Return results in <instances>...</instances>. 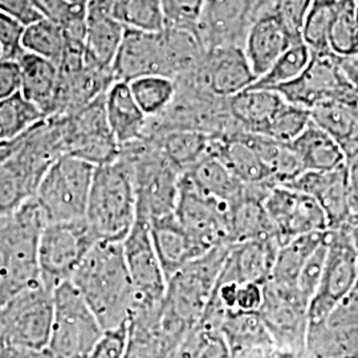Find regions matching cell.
<instances>
[{
    "label": "cell",
    "mask_w": 358,
    "mask_h": 358,
    "mask_svg": "<svg viewBox=\"0 0 358 358\" xmlns=\"http://www.w3.org/2000/svg\"><path fill=\"white\" fill-rule=\"evenodd\" d=\"M71 282L97 317L103 331L131 320L140 308L121 243L93 244L77 267Z\"/></svg>",
    "instance_id": "cell-1"
},
{
    "label": "cell",
    "mask_w": 358,
    "mask_h": 358,
    "mask_svg": "<svg viewBox=\"0 0 358 358\" xmlns=\"http://www.w3.org/2000/svg\"><path fill=\"white\" fill-rule=\"evenodd\" d=\"M64 154L60 117H48L27 131L0 165V217L34 199L44 174Z\"/></svg>",
    "instance_id": "cell-2"
},
{
    "label": "cell",
    "mask_w": 358,
    "mask_h": 358,
    "mask_svg": "<svg viewBox=\"0 0 358 358\" xmlns=\"http://www.w3.org/2000/svg\"><path fill=\"white\" fill-rule=\"evenodd\" d=\"M137 220L133 170L120 154L94 169L85 222L96 242L122 243Z\"/></svg>",
    "instance_id": "cell-3"
},
{
    "label": "cell",
    "mask_w": 358,
    "mask_h": 358,
    "mask_svg": "<svg viewBox=\"0 0 358 358\" xmlns=\"http://www.w3.org/2000/svg\"><path fill=\"white\" fill-rule=\"evenodd\" d=\"M45 224L35 199L0 217V306L40 282L38 239Z\"/></svg>",
    "instance_id": "cell-4"
},
{
    "label": "cell",
    "mask_w": 358,
    "mask_h": 358,
    "mask_svg": "<svg viewBox=\"0 0 358 358\" xmlns=\"http://www.w3.org/2000/svg\"><path fill=\"white\" fill-rule=\"evenodd\" d=\"M121 155L133 170L137 195V217L148 222L173 214L179 196L180 171L161 153L154 140L121 148Z\"/></svg>",
    "instance_id": "cell-5"
},
{
    "label": "cell",
    "mask_w": 358,
    "mask_h": 358,
    "mask_svg": "<svg viewBox=\"0 0 358 358\" xmlns=\"http://www.w3.org/2000/svg\"><path fill=\"white\" fill-rule=\"evenodd\" d=\"M94 169L69 154L55 161L34 198L47 223L85 219Z\"/></svg>",
    "instance_id": "cell-6"
},
{
    "label": "cell",
    "mask_w": 358,
    "mask_h": 358,
    "mask_svg": "<svg viewBox=\"0 0 358 358\" xmlns=\"http://www.w3.org/2000/svg\"><path fill=\"white\" fill-rule=\"evenodd\" d=\"M103 327L71 282L53 291V321L48 352L53 358H88Z\"/></svg>",
    "instance_id": "cell-7"
},
{
    "label": "cell",
    "mask_w": 358,
    "mask_h": 358,
    "mask_svg": "<svg viewBox=\"0 0 358 358\" xmlns=\"http://www.w3.org/2000/svg\"><path fill=\"white\" fill-rule=\"evenodd\" d=\"M53 321V291L40 282L0 306V337L11 348L47 349Z\"/></svg>",
    "instance_id": "cell-8"
},
{
    "label": "cell",
    "mask_w": 358,
    "mask_h": 358,
    "mask_svg": "<svg viewBox=\"0 0 358 358\" xmlns=\"http://www.w3.org/2000/svg\"><path fill=\"white\" fill-rule=\"evenodd\" d=\"M94 243L96 239L85 219L47 223L38 239L40 282L51 291L63 282H71Z\"/></svg>",
    "instance_id": "cell-9"
},
{
    "label": "cell",
    "mask_w": 358,
    "mask_h": 358,
    "mask_svg": "<svg viewBox=\"0 0 358 358\" xmlns=\"http://www.w3.org/2000/svg\"><path fill=\"white\" fill-rule=\"evenodd\" d=\"M275 90L287 103L308 110L325 103H341L349 108L358 100L346 76L343 60L331 53H312L306 71L292 83Z\"/></svg>",
    "instance_id": "cell-10"
},
{
    "label": "cell",
    "mask_w": 358,
    "mask_h": 358,
    "mask_svg": "<svg viewBox=\"0 0 358 358\" xmlns=\"http://www.w3.org/2000/svg\"><path fill=\"white\" fill-rule=\"evenodd\" d=\"M105 94L71 115H60L65 154L93 166L113 162L121 153V148L108 125Z\"/></svg>",
    "instance_id": "cell-11"
},
{
    "label": "cell",
    "mask_w": 358,
    "mask_h": 358,
    "mask_svg": "<svg viewBox=\"0 0 358 358\" xmlns=\"http://www.w3.org/2000/svg\"><path fill=\"white\" fill-rule=\"evenodd\" d=\"M121 244L140 308L161 306L166 294L167 280L154 250L149 222L137 217L136 224Z\"/></svg>",
    "instance_id": "cell-12"
},
{
    "label": "cell",
    "mask_w": 358,
    "mask_h": 358,
    "mask_svg": "<svg viewBox=\"0 0 358 358\" xmlns=\"http://www.w3.org/2000/svg\"><path fill=\"white\" fill-rule=\"evenodd\" d=\"M256 77L243 48L222 47L206 51L205 59L195 72L176 80L220 99H230L251 88Z\"/></svg>",
    "instance_id": "cell-13"
},
{
    "label": "cell",
    "mask_w": 358,
    "mask_h": 358,
    "mask_svg": "<svg viewBox=\"0 0 358 358\" xmlns=\"http://www.w3.org/2000/svg\"><path fill=\"white\" fill-rule=\"evenodd\" d=\"M262 0H206L196 35L206 51L243 48L247 32L259 16Z\"/></svg>",
    "instance_id": "cell-14"
},
{
    "label": "cell",
    "mask_w": 358,
    "mask_h": 358,
    "mask_svg": "<svg viewBox=\"0 0 358 358\" xmlns=\"http://www.w3.org/2000/svg\"><path fill=\"white\" fill-rule=\"evenodd\" d=\"M227 207L229 205L196 190L189 178L180 174L178 202L174 214L180 226L205 252L227 236L230 230Z\"/></svg>",
    "instance_id": "cell-15"
},
{
    "label": "cell",
    "mask_w": 358,
    "mask_h": 358,
    "mask_svg": "<svg viewBox=\"0 0 358 358\" xmlns=\"http://www.w3.org/2000/svg\"><path fill=\"white\" fill-rule=\"evenodd\" d=\"M266 210L272 223L287 238L319 234L329 224L320 203L313 196L294 189H275L266 203Z\"/></svg>",
    "instance_id": "cell-16"
},
{
    "label": "cell",
    "mask_w": 358,
    "mask_h": 358,
    "mask_svg": "<svg viewBox=\"0 0 358 358\" xmlns=\"http://www.w3.org/2000/svg\"><path fill=\"white\" fill-rule=\"evenodd\" d=\"M115 81L131 83L140 77L165 76L161 32L127 29L110 66Z\"/></svg>",
    "instance_id": "cell-17"
},
{
    "label": "cell",
    "mask_w": 358,
    "mask_h": 358,
    "mask_svg": "<svg viewBox=\"0 0 358 358\" xmlns=\"http://www.w3.org/2000/svg\"><path fill=\"white\" fill-rule=\"evenodd\" d=\"M112 3L113 0H90L85 19V62L106 71H110L125 34V27L113 16Z\"/></svg>",
    "instance_id": "cell-18"
},
{
    "label": "cell",
    "mask_w": 358,
    "mask_h": 358,
    "mask_svg": "<svg viewBox=\"0 0 358 358\" xmlns=\"http://www.w3.org/2000/svg\"><path fill=\"white\" fill-rule=\"evenodd\" d=\"M294 38L275 13L256 17L244 40L243 51L256 80L263 76L294 43Z\"/></svg>",
    "instance_id": "cell-19"
},
{
    "label": "cell",
    "mask_w": 358,
    "mask_h": 358,
    "mask_svg": "<svg viewBox=\"0 0 358 358\" xmlns=\"http://www.w3.org/2000/svg\"><path fill=\"white\" fill-rule=\"evenodd\" d=\"M149 230L167 282L189 263L206 254L180 226L174 213L150 220Z\"/></svg>",
    "instance_id": "cell-20"
},
{
    "label": "cell",
    "mask_w": 358,
    "mask_h": 358,
    "mask_svg": "<svg viewBox=\"0 0 358 358\" xmlns=\"http://www.w3.org/2000/svg\"><path fill=\"white\" fill-rule=\"evenodd\" d=\"M357 257L353 245L348 244V239L336 241L329 247L316 291V306H332L350 292L357 280Z\"/></svg>",
    "instance_id": "cell-21"
},
{
    "label": "cell",
    "mask_w": 358,
    "mask_h": 358,
    "mask_svg": "<svg viewBox=\"0 0 358 358\" xmlns=\"http://www.w3.org/2000/svg\"><path fill=\"white\" fill-rule=\"evenodd\" d=\"M294 182V190L306 192L320 203L329 224L345 219L349 211L348 165L332 171H306Z\"/></svg>",
    "instance_id": "cell-22"
},
{
    "label": "cell",
    "mask_w": 358,
    "mask_h": 358,
    "mask_svg": "<svg viewBox=\"0 0 358 358\" xmlns=\"http://www.w3.org/2000/svg\"><path fill=\"white\" fill-rule=\"evenodd\" d=\"M108 125L120 148L145 138L149 118L137 105L129 84L115 81L105 94Z\"/></svg>",
    "instance_id": "cell-23"
},
{
    "label": "cell",
    "mask_w": 358,
    "mask_h": 358,
    "mask_svg": "<svg viewBox=\"0 0 358 358\" xmlns=\"http://www.w3.org/2000/svg\"><path fill=\"white\" fill-rule=\"evenodd\" d=\"M276 90L248 88L227 100L231 117L241 131L264 136L285 105Z\"/></svg>",
    "instance_id": "cell-24"
},
{
    "label": "cell",
    "mask_w": 358,
    "mask_h": 358,
    "mask_svg": "<svg viewBox=\"0 0 358 358\" xmlns=\"http://www.w3.org/2000/svg\"><path fill=\"white\" fill-rule=\"evenodd\" d=\"M20 69V93L47 118L55 115L59 66L34 53L23 52L16 60Z\"/></svg>",
    "instance_id": "cell-25"
},
{
    "label": "cell",
    "mask_w": 358,
    "mask_h": 358,
    "mask_svg": "<svg viewBox=\"0 0 358 358\" xmlns=\"http://www.w3.org/2000/svg\"><path fill=\"white\" fill-rule=\"evenodd\" d=\"M161 41L165 77L174 81L192 75L205 59V47L194 31L164 28Z\"/></svg>",
    "instance_id": "cell-26"
},
{
    "label": "cell",
    "mask_w": 358,
    "mask_h": 358,
    "mask_svg": "<svg viewBox=\"0 0 358 358\" xmlns=\"http://www.w3.org/2000/svg\"><path fill=\"white\" fill-rule=\"evenodd\" d=\"M306 171H332L346 165L340 146L316 124H308L306 130L288 143Z\"/></svg>",
    "instance_id": "cell-27"
},
{
    "label": "cell",
    "mask_w": 358,
    "mask_h": 358,
    "mask_svg": "<svg viewBox=\"0 0 358 358\" xmlns=\"http://www.w3.org/2000/svg\"><path fill=\"white\" fill-rule=\"evenodd\" d=\"M310 120L332 137L348 162L358 158V120L350 109L337 103H325L310 109Z\"/></svg>",
    "instance_id": "cell-28"
},
{
    "label": "cell",
    "mask_w": 358,
    "mask_h": 358,
    "mask_svg": "<svg viewBox=\"0 0 358 358\" xmlns=\"http://www.w3.org/2000/svg\"><path fill=\"white\" fill-rule=\"evenodd\" d=\"M182 174L189 178L196 190L222 203L229 205L239 198L242 182L210 152Z\"/></svg>",
    "instance_id": "cell-29"
},
{
    "label": "cell",
    "mask_w": 358,
    "mask_h": 358,
    "mask_svg": "<svg viewBox=\"0 0 358 358\" xmlns=\"http://www.w3.org/2000/svg\"><path fill=\"white\" fill-rule=\"evenodd\" d=\"M167 161L183 173L208 154L213 137L192 130H171L152 137Z\"/></svg>",
    "instance_id": "cell-30"
},
{
    "label": "cell",
    "mask_w": 358,
    "mask_h": 358,
    "mask_svg": "<svg viewBox=\"0 0 358 358\" xmlns=\"http://www.w3.org/2000/svg\"><path fill=\"white\" fill-rule=\"evenodd\" d=\"M47 117L17 92L0 103V142H13Z\"/></svg>",
    "instance_id": "cell-31"
},
{
    "label": "cell",
    "mask_w": 358,
    "mask_h": 358,
    "mask_svg": "<svg viewBox=\"0 0 358 358\" xmlns=\"http://www.w3.org/2000/svg\"><path fill=\"white\" fill-rule=\"evenodd\" d=\"M310 59L312 52L303 40H299L282 53L263 76L256 80L251 88L275 90L289 84L306 71Z\"/></svg>",
    "instance_id": "cell-32"
},
{
    "label": "cell",
    "mask_w": 358,
    "mask_h": 358,
    "mask_svg": "<svg viewBox=\"0 0 358 358\" xmlns=\"http://www.w3.org/2000/svg\"><path fill=\"white\" fill-rule=\"evenodd\" d=\"M355 10L356 0H340L329 31V52L341 60L352 62L358 56V26Z\"/></svg>",
    "instance_id": "cell-33"
},
{
    "label": "cell",
    "mask_w": 358,
    "mask_h": 358,
    "mask_svg": "<svg viewBox=\"0 0 358 358\" xmlns=\"http://www.w3.org/2000/svg\"><path fill=\"white\" fill-rule=\"evenodd\" d=\"M22 45L28 53H34L59 65L64 53V34L62 27L55 22L38 17L26 26Z\"/></svg>",
    "instance_id": "cell-34"
},
{
    "label": "cell",
    "mask_w": 358,
    "mask_h": 358,
    "mask_svg": "<svg viewBox=\"0 0 358 358\" xmlns=\"http://www.w3.org/2000/svg\"><path fill=\"white\" fill-rule=\"evenodd\" d=\"M112 13L127 29L161 32L165 28L161 0H113Z\"/></svg>",
    "instance_id": "cell-35"
},
{
    "label": "cell",
    "mask_w": 358,
    "mask_h": 358,
    "mask_svg": "<svg viewBox=\"0 0 358 358\" xmlns=\"http://www.w3.org/2000/svg\"><path fill=\"white\" fill-rule=\"evenodd\" d=\"M129 88L148 118L164 113L177 92L176 81L165 76L140 77L129 83Z\"/></svg>",
    "instance_id": "cell-36"
},
{
    "label": "cell",
    "mask_w": 358,
    "mask_h": 358,
    "mask_svg": "<svg viewBox=\"0 0 358 358\" xmlns=\"http://www.w3.org/2000/svg\"><path fill=\"white\" fill-rule=\"evenodd\" d=\"M338 1L313 0L301 29V40L312 53H331L328 40Z\"/></svg>",
    "instance_id": "cell-37"
},
{
    "label": "cell",
    "mask_w": 358,
    "mask_h": 358,
    "mask_svg": "<svg viewBox=\"0 0 358 358\" xmlns=\"http://www.w3.org/2000/svg\"><path fill=\"white\" fill-rule=\"evenodd\" d=\"M309 122L310 110L294 103H285L269 125L264 137L282 143H289L306 130Z\"/></svg>",
    "instance_id": "cell-38"
},
{
    "label": "cell",
    "mask_w": 358,
    "mask_h": 358,
    "mask_svg": "<svg viewBox=\"0 0 358 358\" xmlns=\"http://www.w3.org/2000/svg\"><path fill=\"white\" fill-rule=\"evenodd\" d=\"M319 234L300 236L288 250L282 252L276 264V276L284 282L299 279L301 269L304 268L308 257L320 245Z\"/></svg>",
    "instance_id": "cell-39"
},
{
    "label": "cell",
    "mask_w": 358,
    "mask_h": 358,
    "mask_svg": "<svg viewBox=\"0 0 358 358\" xmlns=\"http://www.w3.org/2000/svg\"><path fill=\"white\" fill-rule=\"evenodd\" d=\"M206 0H161L165 28L196 32Z\"/></svg>",
    "instance_id": "cell-40"
},
{
    "label": "cell",
    "mask_w": 358,
    "mask_h": 358,
    "mask_svg": "<svg viewBox=\"0 0 358 358\" xmlns=\"http://www.w3.org/2000/svg\"><path fill=\"white\" fill-rule=\"evenodd\" d=\"M26 26L7 13H0V51L1 60L16 62L24 52L22 40Z\"/></svg>",
    "instance_id": "cell-41"
},
{
    "label": "cell",
    "mask_w": 358,
    "mask_h": 358,
    "mask_svg": "<svg viewBox=\"0 0 358 358\" xmlns=\"http://www.w3.org/2000/svg\"><path fill=\"white\" fill-rule=\"evenodd\" d=\"M130 321L113 329L103 331V336L92 349L88 358L125 357L128 349Z\"/></svg>",
    "instance_id": "cell-42"
},
{
    "label": "cell",
    "mask_w": 358,
    "mask_h": 358,
    "mask_svg": "<svg viewBox=\"0 0 358 358\" xmlns=\"http://www.w3.org/2000/svg\"><path fill=\"white\" fill-rule=\"evenodd\" d=\"M262 210L252 202L238 206L230 217V231L236 238H254L263 229Z\"/></svg>",
    "instance_id": "cell-43"
},
{
    "label": "cell",
    "mask_w": 358,
    "mask_h": 358,
    "mask_svg": "<svg viewBox=\"0 0 358 358\" xmlns=\"http://www.w3.org/2000/svg\"><path fill=\"white\" fill-rule=\"evenodd\" d=\"M312 3L313 0H278L272 13L282 20L294 38H301V29Z\"/></svg>",
    "instance_id": "cell-44"
},
{
    "label": "cell",
    "mask_w": 358,
    "mask_h": 358,
    "mask_svg": "<svg viewBox=\"0 0 358 358\" xmlns=\"http://www.w3.org/2000/svg\"><path fill=\"white\" fill-rule=\"evenodd\" d=\"M31 1L41 17L55 22L60 27L64 26L65 23L81 7L87 6V4H75L68 0H31Z\"/></svg>",
    "instance_id": "cell-45"
},
{
    "label": "cell",
    "mask_w": 358,
    "mask_h": 358,
    "mask_svg": "<svg viewBox=\"0 0 358 358\" xmlns=\"http://www.w3.org/2000/svg\"><path fill=\"white\" fill-rule=\"evenodd\" d=\"M20 92V69L16 62L0 59V103Z\"/></svg>",
    "instance_id": "cell-46"
},
{
    "label": "cell",
    "mask_w": 358,
    "mask_h": 358,
    "mask_svg": "<svg viewBox=\"0 0 358 358\" xmlns=\"http://www.w3.org/2000/svg\"><path fill=\"white\" fill-rule=\"evenodd\" d=\"M264 269V259L262 260V250L252 244L244 248L241 252V275L242 282H251L257 279V276Z\"/></svg>",
    "instance_id": "cell-47"
},
{
    "label": "cell",
    "mask_w": 358,
    "mask_h": 358,
    "mask_svg": "<svg viewBox=\"0 0 358 358\" xmlns=\"http://www.w3.org/2000/svg\"><path fill=\"white\" fill-rule=\"evenodd\" d=\"M0 13L13 16L24 26L41 17L31 0H0Z\"/></svg>",
    "instance_id": "cell-48"
},
{
    "label": "cell",
    "mask_w": 358,
    "mask_h": 358,
    "mask_svg": "<svg viewBox=\"0 0 358 358\" xmlns=\"http://www.w3.org/2000/svg\"><path fill=\"white\" fill-rule=\"evenodd\" d=\"M7 358H53L48 349H17V348H11L8 352Z\"/></svg>",
    "instance_id": "cell-49"
},
{
    "label": "cell",
    "mask_w": 358,
    "mask_h": 358,
    "mask_svg": "<svg viewBox=\"0 0 358 358\" xmlns=\"http://www.w3.org/2000/svg\"><path fill=\"white\" fill-rule=\"evenodd\" d=\"M343 66H344L346 76L349 78L353 90H355L356 94L358 96V66H356L349 60H343Z\"/></svg>",
    "instance_id": "cell-50"
},
{
    "label": "cell",
    "mask_w": 358,
    "mask_h": 358,
    "mask_svg": "<svg viewBox=\"0 0 358 358\" xmlns=\"http://www.w3.org/2000/svg\"><path fill=\"white\" fill-rule=\"evenodd\" d=\"M23 137V136H22ZM20 137V138H22ZM20 138L15 140L13 142H0V165L15 152V149L17 148Z\"/></svg>",
    "instance_id": "cell-51"
},
{
    "label": "cell",
    "mask_w": 358,
    "mask_h": 358,
    "mask_svg": "<svg viewBox=\"0 0 358 358\" xmlns=\"http://www.w3.org/2000/svg\"><path fill=\"white\" fill-rule=\"evenodd\" d=\"M8 352H10V346L7 345L3 338L0 337V358L8 357Z\"/></svg>",
    "instance_id": "cell-52"
},
{
    "label": "cell",
    "mask_w": 358,
    "mask_h": 358,
    "mask_svg": "<svg viewBox=\"0 0 358 358\" xmlns=\"http://www.w3.org/2000/svg\"><path fill=\"white\" fill-rule=\"evenodd\" d=\"M71 3H75V4H87L90 0H68Z\"/></svg>",
    "instance_id": "cell-53"
},
{
    "label": "cell",
    "mask_w": 358,
    "mask_h": 358,
    "mask_svg": "<svg viewBox=\"0 0 358 358\" xmlns=\"http://www.w3.org/2000/svg\"><path fill=\"white\" fill-rule=\"evenodd\" d=\"M355 16H356V22H357L358 26V3L356 1V10H355Z\"/></svg>",
    "instance_id": "cell-54"
},
{
    "label": "cell",
    "mask_w": 358,
    "mask_h": 358,
    "mask_svg": "<svg viewBox=\"0 0 358 358\" xmlns=\"http://www.w3.org/2000/svg\"><path fill=\"white\" fill-rule=\"evenodd\" d=\"M349 62H350V60H349ZM352 63L356 65V66H358V56L356 57V59H355V60H352Z\"/></svg>",
    "instance_id": "cell-55"
},
{
    "label": "cell",
    "mask_w": 358,
    "mask_h": 358,
    "mask_svg": "<svg viewBox=\"0 0 358 358\" xmlns=\"http://www.w3.org/2000/svg\"><path fill=\"white\" fill-rule=\"evenodd\" d=\"M0 57H1V51H0Z\"/></svg>",
    "instance_id": "cell-56"
},
{
    "label": "cell",
    "mask_w": 358,
    "mask_h": 358,
    "mask_svg": "<svg viewBox=\"0 0 358 358\" xmlns=\"http://www.w3.org/2000/svg\"><path fill=\"white\" fill-rule=\"evenodd\" d=\"M356 1H357V3H358V0H356Z\"/></svg>",
    "instance_id": "cell-57"
}]
</instances>
